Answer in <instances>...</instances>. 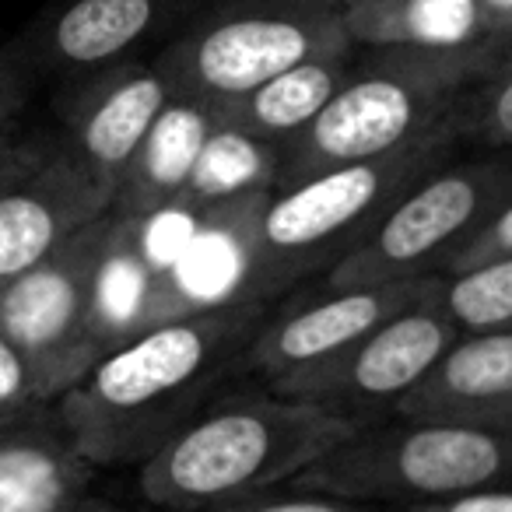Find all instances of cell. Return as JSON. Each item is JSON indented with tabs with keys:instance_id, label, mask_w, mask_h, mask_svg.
Returning <instances> with one entry per match:
<instances>
[{
	"instance_id": "obj_20",
	"label": "cell",
	"mask_w": 512,
	"mask_h": 512,
	"mask_svg": "<svg viewBox=\"0 0 512 512\" xmlns=\"http://www.w3.org/2000/svg\"><path fill=\"white\" fill-rule=\"evenodd\" d=\"M432 295L460 334L512 330V256L432 278Z\"/></svg>"
},
{
	"instance_id": "obj_32",
	"label": "cell",
	"mask_w": 512,
	"mask_h": 512,
	"mask_svg": "<svg viewBox=\"0 0 512 512\" xmlns=\"http://www.w3.org/2000/svg\"><path fill=\"white\" fill-rule=\"evenodd\" d=\"M341 4H355V0H341Z\"/></svg>"
},
{
	"instance_id": "obj_10",
	"label": "cell",
	"mask_w": 512,
	"mask_h": 512,
	"mask_svg": "<svg viewBox=\"0 0 512 512\" xmlns=\"http://www.w3.org/2000/svg\"><path fill=\"white\" fill-rule=\"evenodd\" d=\"M456 337L460 330L439 306V299L432 295V281H428V288L411 306L379 323L341 358L274 390L320 404L358 425H376L397 414V407L411 397L414 386L453 348Z\"/></svg>"
},
{
	"instance_id": "obj_21",
	"label": "cell",
	"mask_w": 512,
	"mask_h": 512,
	"mask_svg": "<svg viewBox=\"0 0 512 512\" xmlns=\"http://www.w3.org/2000/svg\"><path fill=\"white\" fill-rule=\"evenodd\" d=\"M449 127L460 148L512 155V57L460 95Z\"/></svg>"
},
{
	"instance_id": "obj_18",
	"label": "cell",
	"mask_w": 512,
	"mask_h": 512,
	"mask_svg": "<svg viewBox=\"0 0 512 512\" xmlns=\"http://www.w3.org/2000/svg\"><path fill=\"white\" fill-rule=\"evenodd\" d=\"M355 53L358 50L327 53V57L288 67V71L274 74L264 85L221 102L218 120L249 137H260V141L285 148L327 109V102L334 99L337 88L348 78Z\"/></svg>"
},
{
	"instance_id": "obj_22",
	"label": "cell",
	"mask_w": 512,
	"mask_h": 512,
	"mask_svg": "<svg viewBox=\"0 0 512 512\" xmlns=\"http://www.w3.org/2000/svg\"><path fill=\"white\" fill-rule=\"evenodd\" d=\"M211 512H390V509L372 505V502H358V498H348V495H334V491L313 488V484L288 481V484H278V488H267V491H256V495L225 502Z\"/></svg>"
},
{
	"instance_id": "obj_25",
	"label": "cell",
	"mask_w": 512,
	"mask_h": 512,
	"mask_svg": "<svg viewBox=\"0 0 512 512\" xmlns=\"http://www.w3.org/2000/svg\"><path fill=\"white\" fill-rule=\"evenodd\" d=\"M498 256H512V197L505 200L495 211V218L453 256L449 271H460V267H474L484 260H498Z\"/></svg>"
},
{
	"instance_id": "obj_23",
	"label": "cell",
	"mask_w": 512,
	"mask_h": 512,
	"mask_svg": "<svg viewBox=\"0 0 512 512\" xmlns=\"http://www.w3.org/2000/svg\"><path fill=\"white\" fill-rule=\"evenodd\" d=\"M50 400L43 397L36 376L22 351L11 344V337L0 330V428L29 421L36 414L50 411Z\"/></svg>"
},
{
	"instance_id": "obj_14",
	"label": "cell",
	"mask_w": 512,
	"mask_h": 512,
	"mask_svg": "<svg viewBox=\"0 0 512 512\" xmlns=\"http://www.w3.org/2000/svg\"><path fill=\"white\" fill-rule=\"evenodd\" d=\"M95 467L78 453L57 404L0 428V512H78Z\"/></svg>"
},
{
	"instance_id": "obj_2",
	"label": "cell",
	"mask_w": 512,
	"mask_h": 512,
	"mask_svg": "<svg viewBox=\"0 0 512 512\" xmlns=\"http://www.w3.org/2000/svg\"><path fill=\"white\" fill-rule=\"evenodd\" d=\"M358 428L267 383L242 386L207 400L137 467V484L151 509L211 512L302 477Z\"/></svg>"
},
{
	"instance_id": "obj_15",
	"label": "cell",
	"mask_w": 512,
	"mask_h": 512,
	"mask_svg": "<svg viewBox=\"0 0 512 512\" xmlns=\"http://www.w3.org/2000/svg\"><path fill=\"white\" fill-rule=\"evenodd\" d=\"M214 127H218L214 102L176 95L151 123L148 137L123 169L113 193V211L134 221H151L165 211H176Z\"/></svg>"
},
{
	"instance_id": "obj_29",
	"label": "cell",
	"mask_w": 512,
	"mask_h": 512,
	"mask_svg": "<svg viewBox=\"0 0 512 512\" xmlns=\"http://www.w3.org/2000/svg\"><path fill=\"white\" fill-rule=\"evenodd\" d=\"M78 512H134V509H123V505H113V502H106V498L88 495L85 502L78 505ZM155 512H162V509H155Z\"/></svg>"
},
{
	"instance_id": "obj_26",
	"label": "cell",
	"mask_w": 512,
	"mask_h": 512,
	"mask_svg": "<svg viewBox=\"0 0 512 512\" xmlns=\"http://www.w3.org/2000/svg\"><path fill=\"white\" fill-rule=\"evenodd\" d=\"M407 512H512V484L449 498V502L414 505V509H407Z\"/></svg>"
},
{
	"instance_id": "obj_8",
	"label": "cell",
	"mask_w": 512,
	"mask_h": 512,
	"mask_svg": "<svg viewBox=\"0 0 512 512\" xmlns=\"http://www.w3.org/2000/svg\"><path fill=\"white\" fill-rule=\"evenodd\" d=\"M116 214H102L46 260L0 288V330L29 362L39 390L57 404L106 355L99 278Z\"/></svg>"
},
{
	"instance_id": "obj_17",
	"label": "cell",
	"mask_w": 512,
	"mask_h": 512,
	"mask_svg": "<svg viewBox=\"0 0 512 512\" xmlns=\"http://www.w3.org/2000/svg\"><path fill=\"white\" fill-rule=\"evenodd\" d=\"M344 25L362 50H460L498 36L495 18L481 0H355L344 4Z\"/></svg>"
},
{
	"instance_id": "obj_1",
	"label": "cell",
	"mask_w": 512,
	"mask_h": 512,
	"mask_svg": "<svg viewBox=\"0 0 512 512\" xmlns=\"http://www.w3.org/2000/svg\"><path fill=\"white\" fill-rule=\"evenodd\" d=\"M271 306L225 299L193 306L113 344L57 400V418L95 470L141 467L200 407L218 397Z\"/></svg>"
},
{
	"instance_id": "obj_16",
	"label": "cell",
	"mask_w": 512,
	"mask_h": 512,
	"mask_svg": "<svg viewBox=\"0 0 512 512\" xmlns=\"http://www.w3.org/2000/svg\"><path fill=\"white\" fill-rule=\"evenodd\" d=\"M512 397V330L460 334L393 418L484 421Z\"/></svg>"
},
{
	"instance_id": "obj_12",
	"label": "cell",
	"mask_w": 512,
	"mask_h": 512,
	"mask_svg": "<svg viewBox=\"0 0 512 512\" xmlns=\"http://www.w3.org/2000/svg\"><path fill=\"white\" fill-rule=\"evenodd\" d=\"M162 67L130 57L67 78L57 92L60 134L78 148L95 176L116 193L123 169L148 137L151 123L176 99Z\"/></svg>"
},
{
	"instance_id": "obj_9",
	"label": "cell",
	"mask_w": 512,
	"mask_h": 512,
	"mask_svg": "<svg viewBox=\"0 0 512 512\" xmlns=\"http://www.w3.org/2000/svg\"><path fill=\"white\" fill-rule=\"evenodd\" d=\"M109 211L113 193L64 134L11 137L0 155V288Z\"/></svg>"
},
{
	"instance_id": "obj_4",
	"label": "cell",
	"mask_w": 512,
	"mask_h": 512,
	"mask_svg": "<svg viewBox=\"0 0 512 512\" xmlns=\"http://www.w3.org/2000/svg\"><path fill=\"white\" fill-rule=\"evenodd\" d=\"M502 64L495 43L460 50L358 46L337 95L295 141L281 148L278 183L306 179L320 169L365 162L421 141L449 120L470 85Z\"/></svg>"
},
{
	"instance_id": "obj_11",
	"label": "cell",
	"mask_w": 512,
	"mask_h": 512,
	"mask_svg": "<svg viewBox=\"0 0 512 512\" xmlns=\"http://www.w3.org/2000/svg\"><path fill=\"white\" fill-rule=\"evenodd\" d=\"M428 281H390V285L320 281L316 292L267 316L246 351V369H253L267 386H285L292 379L309 376L355 348L379 323L411 306L428 288Z\"/></svg>"
},
{
	"instance_id": "obj_5",
	"label": "cell",
	"mask_w": 512,
	"mask_h": 512,
	"mask_svg": "<svg viewBox=\"0 0 512 512\" xmlns=\"http://www.w3.org/2000/svg\"><path fill=\"white\" fill-rule=\"evenodd\" d=\"M295 481L407 512L512 484V435L477 421L386 418L351 432Z\"/></svg>"
},
{
	"instance_id": "obj_24",
	"label": "cell",
	"mask_w": 512,
	"mask_h": 512,
	"mask_svg": "<svg viewBox=\"0 0 512 512\" xmlns=\"http://www.w3.org/2000/svg\"><path fill=\"white\" fill-rule=\"evenodd\" d=\"M36 78L39 74L15 43L0 46V134H15V123L29 106Z\"/></svg>"
},
{
	"instance_id": "obj_19",
	"label": "cell",
	"mask_w": 512,
	"mask_h": 512,
	"mask_svg": "<svg viewBox=\"0 0 512 512\" xmlns=\"http://www.w3.org/2000/svg\"><path fill=\"white\" fill-rule=\"evenodd\" d=\"M278 162V144L249 137L218 120L214 134L207 137L204 151H200L197 169H193L176 211L207 218V214H218L225 207L239 204V200L256 197V193H271L274 183H278Z\"/></svg>"
},
{
	"instance_id": "obj_7",
	"label": "cell",
	"mask_w": 512,
	"mask_h": 512,
	"mask_svg": "<svg viewBox=\"0 0 512 512\" xmlns=\"http://www.w3.org/2000/svg\"><path fill=\"white\" fill-rule=\"evenodd\" d=\"M509 197L512 155L474 151L467 158H449L421 176L320 281L390 285V281L439 278Z\"/></svg>"
},
{
	"instance_id": "obj_27",
	"label": "cell",
	"mask_w": 512,
	"mask_h": 512,
	"mask_svg": "<svg viewBox=\"0 0 512 512\" xmlns=\"http://www.w3.org/2000/svg\"><path fill=\"white\" fill-rule=\"evenodd\" d=\"M477 425H488V428H498V432H509L512 435V397L505 400L502 407H495V411H491L484 421H477Z\"/></svg>"
},
{
	"instance_id": "obj_31",
	"label": "cell",
	"mask_w": 512,
	"mask_h": 512,
	"mask_svg": "<svg viewBox=\"0 0 512 512\" xmlns=\"http://www.w3.org/2000/svg\"><path fill=\"white\" fill-rule=\"evenodd\" d=\"M11 137H15V134H0V155H4V151H8V144H11Z\"/></svg>"
},
{
	"instance_id": "obj_6",
	"label": "cell",
	"mask_w": 512,
	"mask_h": 512,
	"mask_svg": "<svg viewBox=\"0 0 512 512\" xmlns=\"http://www.w3.org/2000/svg\"><path fill=\"white\" fill-rule=\"evenodd\" d=\"M358 50L341 0H207L155 64L179 95L214 106L327 53Z\"/></svg>"
},
{
	"instance_id": "obj_13",
	"label": "cell",
	"mask_w": 512,
	"mask_h": 512,
	"mask_svg": "<svg viewBox=\"0 0 512 512\" xmlns=\"http://www.w3.org/2000/svg\"><path fill=\"white\" fill-rule=\"evenodd\" d=\"M207 0H60L15 46L36 74L67 81L130 60L144 43L179 32Z\"/></svg>"
},
{
	"instance_id": "obj_3",
	"label": "cell",
	"mask_w": 512,
	"mask_h": 512,
	"mask_svg": "<svg viewBox=\"0 0 512 512\" xmlns=\"http://www.w3.org/2000/svg\"><path fill=\"white\" fill-rule=\"evenodd\" d=\"M460 155L449 120L421 141L365 162L320 169L242 204V288L235 299L271 302L323 278L442 162Z\"/></svg>"
},
{
	"instance_id": "obj_30",
	"label": "cell",
	"mask_w": 512,
	"mask_h": 512,
	"mask_svg": "<svg viewBox=\"0 0 512 512\" xmlns=\"http://www.w3.org/2000/svg\"><path fill=\"white\" fill-rule=\"evenodd\" d=\"M491 43H495V53H498V60H509V57H512V22L505 25V29L498 32V36L491 39Z\"/></svg>"
},
{
	"instance_id": "obj_28",
	"label": "cell",
	"mask_w": 512,
	"mask_h": 512,
	"mask_svg": "<svg viewBox=\"0 0 512 512\" xmlns=\"http://www.w3.org/2000/svg\"><path fill=\"white\" fill-rule=\"evenodd\" d=\"M484 8H488V15L495 18V25H498V32L505 29V25L512 22V0H481Z\"/></svg>"
}]
</instances>
